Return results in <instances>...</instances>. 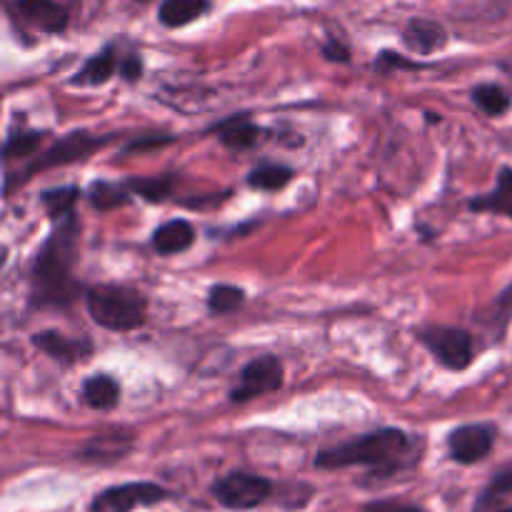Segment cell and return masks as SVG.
I'll use <instances>...</instances> for the list:
<instances>
[{"mask_svg":"<svg viewBox=\"0 0 512 512\" xmlns=\"http://www.w3.org/2000/svg\"><path fill=\"white\" fill-rule=\"evenodd\" d=\"M80 258L78 213L55 220L48 238L40 243L30 265L28 305L33 310H68L85 295L83 283L75 278Z\"/></svg>","mask_w":512,"mask_h":512,"instance_id":"6da1fadb","label":"cell"},{"mask_svg":"<svg viewBox=\"0 0 512 512\" xmlns=\"http://www.w3.org/2000/svg\"><path fill=\"white\" fill-rule=\"evenodd\" d=\"M415 460H418V443L410 438V433L400 428H380L348 440V443L320 450L315 455V468L340 470L365 465L373 470V475L388 478V475L410 468Z\"/></svg>","mask_w":512,"mask_h":512,"instance_id":"7a4b0ae2","label":"cell"},{"mask_svg":"<svg viewBox=\"0 0 512 512\" xmlns=\"http://www.w3.org/2000/svg\"><path fill=\"white\" fill-rule=\"evenodd\" d=\"M83 298L93 323L110 333H133L148 323V298L130 285H90Z\"/></svg>","mask_w":512,"mask_h":512,"instance_id":"3957f363","label":"cell"},{"mask_svg":"<svg viewBox=\"0 0 512 512\" xmlns=\"http://www.w3.org/2000/svg\"><path fill=\"white\" fill-rule=\"evenodd\" d=\"M115 138H118L115 133L103 135V138H100V135L88 133V130H70L68 135L55 140L48 150L35 155L25 168L18 170V173L8 170V175H5V190H3L5 198H10V195L15 193V188L25 185L38 173H45V170H53V168H63V165L83 163V160H88L95 150L105 148V145L113 143Z\"/></svg>","mask_w":512,"mask_h":512,"instance_id":"277c9868","label":"cell"},{"mask_svg":"<svg viewBox=\"0 0 512 512\" xmlns=\"http://www.w3.org/2000/svg\"><path fill=\"white\" fill-rule=\"evenodd\" d=\"M415 338L433 355L435 363L450 373H463L475 363V338L470 330L430 323L415 330Z\"/></svg>","mask_w":512,"mask_h":512,"instance_id":"5b68a950","label":"cell"},{"mask_svg":"<svg viewBox=\"0 0 512 512\" xmlns=\"http://www.w3.org/2000/svg\"><path fill=\"white\" fill-rule=\"evenodd\" d=\"M285 370L283 360L278 355H260V358L250 360L248 365H243L238 375V383L230 388L228 400L233 405L250 403V400H258L263 395L278 393L283 388Z\"/></svg>","mask_w":512,"mask_h":512,"instance_id":"8992f818","label":"cell"},{"mask_svg":"<svg viewBox=\"0 0 512 512\" xmlns=\"http://www.w3.org/2000/svg\"><path fill=\"white\" fill-rule=\"evenodd\" d=\"M213 495L220 505L230 510H253L273 495V483L268 478H260V475L233 470V473L215 480Z\"/></svg>","mask_w":512,"mask_h":512,"instance_id":"52a82bcc","label":"cell"},{"mask_svg":"<svg viewBox=\"0 0 512 512\" xmlns=\"http://www.w3.org/2000/svg\"><path fill=\"white\" fill-rule=\"evenodd\" d=\"M80 0H13V18L33 30L60 35L68 30L70 15Z\"/></svg>","mask_w":512,"mask_h":512,"instance_id":"ba28073f","label":"cell"},{"mask_svg":"<svg viewBox=\"0 0 512 512\" xmlns=\"http://www.w3.org/2000/svg\"><path fill=\"white\" fill-rule=\"evenodd\" d=\"M168 498V490L155 483H123L95 495L90 500V512H133L158 505Z\"/></svg>","mask_w":512,"mask_h":512,"instance_id":"9c48e42d","label":"cell"},{"mask_svg":"<svg viewBox=\"0 0 512 512\" xmlns=\"http://www.w3.org/2000/svg\"><path fill=\"white\" fill-rule=\"evenodd\" d=\"M498 440V428L493 423L458 425L448 433V453L455 463L475 465L488 458Z\"/></svg>","mask_w":512,"mask_h":512,"instance_id":"30bf717a","label":"cell"},{"mask_svg":"<svg viewBox=\"0 0 512 512\" xmlns=\"http://www.w3.org/2000/svg\"><path fill=\"white\" fill-rule=\"evenodd\" d=\"M30 343H33L35 350H40L58 365H65V368L75 363H85L93 355V340L70 338L60 330H38V333L30 335Z\"/></svg>","mask_w":512,"mask_h":512,"instance_id":"8fae6325","label":"cell"},{"mask_svg":"<svg viewBox=\"0 0 512 512\" xmlns=\"http://www.w3.org/2000/svg\"><path fill=\"white\" fill-rule=\"evenodd\" d=\"M208 133H215L225 148L238 153V150H250L253 145H258L263 128L255 123L250 113H233L228 118L218 120L215 125H210Z\"/></svg>","mask_w":512,"mask_h":512,"instance_id":"7c38bea8","label":"cell"},{"mask_svg":"<svg viewBox=\"0 0 512 512\" xmlns=\"http://www.w3.org/2000/svg\"><path fill=\"white\" fill-rule=\"evenodd\" d=\"M120 70V58L115 43L103 45L98 53L90 55L78 70H75L73 78L68 80L73 88H98V85L110 83L115 78V73Z\"/></svg>","mask_w":512,"mask_h":512,"instance_id":"4fadbf2b","label":"cell"},{"mask_svg":"<svg viewBox=\"0 0 512 512\" xmlns=\"http://www.w3.org/2000/svg\"><path fill=\"white\" fill-rule=\"evenodd\" d=\"M195 238H198V235H195V228L190 220L173 218L153 230V235H150V245H153V250L158 255L170 258V255H180L185 253V250L193 248Z\"/></svg>","mask_w":512,"mask_h":512,"instance_id":"5bb4252c","label":"cell"},{"mask_svg":"<svg viewBox=\"0 0 512 512\" xmlns=\"http://www.w3.org/2000/svg\"><path fill=\"white\" fill-rule=\"evenodd\" d=\"M448 43V33L438 20L413 18L403 30V45L415 55H433Z\"/></svg>","mask_w":512,"mask_h":512,"instance_id":"9a60e30c","label":"cell"},{"mask_svg":"<svg viewBox=\"0 0 512 512\" xmlns=\"http://www.w3.org/2000/svg\"><path fill=\"white\" fill-rule=\"evenodd\" d=\"M468 208L473 213H495L512 220V165H503L495 178V188L485 195H475Z\"/></svg>","mask_w":512,"mask_h":512,"instance_id":"2e32d148","label":"cell"},{"mask_svg":"<svg viewBox=\"0 0 512 512\" xmlns=\"http://www.w3.org/2000/svg\"><path fill=\"white\" fill-rule=\"evenodd\" d=\"M80 398L90 410H108L118 408L120 403V383L108 373H93L80 383Z\"/></svg>","mask_w":512,"mask_h":512,"instance_id":"e0dca14e","label":"cell"},{"mask_svg":"<svg viewBox=\"0 0 512 512\" xmlns=\"http://www.w3.org/2000/svg\"><path fill=\"white\" fill-rule=\"evenodd\" d=\"M85 198H88L90 208L98 210V213H110V210H118L123 205H130L133 193H130L128 183H120V180H93L85 190Z\"/></svg>","mask_w":512,"mask_h":512,"instance_id":"ac0fdd59","label":"cell"},{"mask_svg":"<svg viewBox=\"0 0 512 512\" xmlns=\"http://www.w3.org/2000/svg\"><path fill=\"white\" fill-rule=\"evenodd\" d=\"M210 10V0H163L158 10V20L165 28H183L195 23Z\"/></svg>","mask_w":512,"mask_h":512,"instance_id":"d6986e66","label":"cell"},{"mask_svg":"<svg viewBox=\"0 0 512 512\" xmlns=\"http://www.w3.org/2000/svg\"><path fill=\"white\" fill-rule=\"evenodd\" d=\"M295 178V170L283 163H260L253 168L245 178V185L260 193H278V190L288 188Z\"/></svg>","mask_w":512,"mask_h":512,"instance_id":"ffe728a7","label":"cell"},{"mask_svg":"<svg viewBox=\"0 0 512 512\" xmlns=\"http://www.w3.org/2000/svg\"><path fill=\"white\" fill-rule=\"evenodd\" d=\"M80 195H85L78 185H60V188H48L40 193V205H43V213L48 215L50 223L65 218V215L75 213V205H78Z\"/></svg>","mask_w":512,"mask_h":512,"instance_id":"44dd1931","label":"cell"},{"mask_svg":"<svg viewBox=\"0 0 512 512\" xmlns=\"http://www.w3.org/2000/svg\"><path fill=\"white\" fill-rule=\"evenodd\" d=\"M130 188V193L143 198L145 203H165V200L173 195L175 183H178V175L165 173V175H148V178H128L125 180Z\"/></svg>","mask_w":512,"mask_h":512,"instance_id":"7402d4cb","label":"cell"},{"mask_svg":"<svg viewBox=\"0 0 512 512\" xmlns=\"http://www.w3.org/2000/svg\"><path fill=\"white\" fill-rule=\"evenodd\" d=\"M45 130H33V128H10L8 135H5L3 143V160L10 163V160H23L35 155V150L40 148L45 138Z\"/></svg>","mask_w":512,"mask_h":512,"instance_id":"603a6c76","label":"cell"},{"mask_svg":"<svg viewBox=\"0 0 512 512\" xmlns=\"http://www.w3.org/2000/svg\"><path fill=\"white\" fill-rule=\"evenodd\" d=\"M470 100L475 103V108H480L490 118H503L512 108V93L498 83L475 85L473 93H470Z\"/></svg>","mask_w":512,"mask_h":512,"instance_id":"cb8c5ba5","label":"cell"},{"mask_svg":"<svg viewBox=\"0 0 512 512\" xmlns=\"http://www.w3.org/2000/svg\"><path fill=\"white\" fill-rule=\"evenodd\" d=\"M478 320H483V323L493 330L495 340L505 338V333H508L512 323V283L483 310V315H480Z\"/></svg>","mask_w":512,"mask_h":512,"instance_id":"d4e9b609","label":"cell"},{"mask_svg":"<svg viewBox=\"0 0 512 512\" xmlns=\"http://www.w3.org/2000/svg\"><path fill=\"white\" fill-rule=\"evenodd\" d=\"M512 503V463L505 465L503 470L493 475V480L488 483V488L480 493L475 510L483 508H495V505H510Z\"/></svg>","mask_w":512,"mask_h":512,"instance_id":"484cf974","label":"cell"},{"mask_svg":"<svg viewBox=\"0 0 512 512\" xmlns=\"http://www.w3.org/2000/svg\"><path fill=\"white\" fill-rule=\"evenodd\" d=\"M245 303V290L238 288V285L218 283L208 290V298H205V305L213 315H230Z\"/></svg>","mask_w":512,"mask_h":512,"instance_id":"4316f807","label":"cell"},{"mask_svg":"<svg viewBox=\"0 0 512 512\" xmlns=\"http://www.w3.org/2000/svg\"><path fill=\"white\" fill-rule=\"evenodd\" d=\"M123 438H118V435H98V438L90 440L88 445H85L83 450V458L88 460H105V455H113L115 458H123L125 453L130 450V443H120Z\"/></svg>","mask_w":512,"mask_h":512,"instance_id":"83f0119b","label":"cell"},{"mask_svg":"<svg viewBox=\"0 0 512 512\" xmlns=\"http://www.w3.org/2000/svg\"><path fill=\"white\" fill-rule=\"evenodd\" d=\"M423 68H425L423 63H415V60L393 53V50H383V53H378V58H375V70H378L380 75H388L393 73V70H423Z\"/></svg>","mask_w":512,"mask_h":512,"instance_id":"f1b7e54d","label":"cell"},{"mask_svg":"<svg viewBox=\"0 0 512 512\" xmlns=\"http://www.w3.org/2000/svg\"><path fill=\"white\" fill-rule=\"evenodd\" d=\"M175 143V135H140V138L130 140L123 148V153H145V150L153 148H165V145Z\"/></svg>","mask_w":512,"mask_h":512,"instance_id":"f546056e","label":"cell"},{"mask_svg":"<svg viewBox=\"0 0 512 512\" xmlns=\"http://www.w3.org/2000/svg\"><path fill=\"white\" fill-rule=\"evenodd\" d=\"M143 70H145V63H143V55L138 53H125L120 55V78L125 80V83H138L140 78H143Z\"/></svg>","mask_w":512,"mask_h":512,"instance_id":"4dcf8cb0","label":"cell"},{"mask_svg":"<svg viewBox=\"0 0 512 512\" xmlns=\"http://www.w3.org/2000/svg\"><path fill=\"white\" fill-rule=\"evenodd\" d=\"M320 55L328 63H350V48L340 43V38H325L323 45H320Z\"/></svg>","mask_w":512,"mask_h":512,"instance_id":"1f68e13d","label":"cell"},{"mask_svg":"<svg viewBox=\"0 0 512 512\" xmlns=\"http://www.w3.org/2000/svg\"><path fill=\"white\" fill-rule=\"evenodd\" d=\"M363 512H420V508L400 503V500H375V503L365 505Z\"/></svg>","mask_w":512,"mask_h":512,"instance_id":"d6a6232c","label":"cell"},{"mask_svg":"<svg viewBox=\"0 0 512 512\" xmlns=\"http://www.w3.org/2000/svg\"><path fill=\"white\" fill-rule=\"evenodd\" d=\"M138 3H148V0H138Z\"/></svg>","mask_w":512,"mask_h":512,"instance_id":"836d02e7","label":"cell"}]
</instances>
